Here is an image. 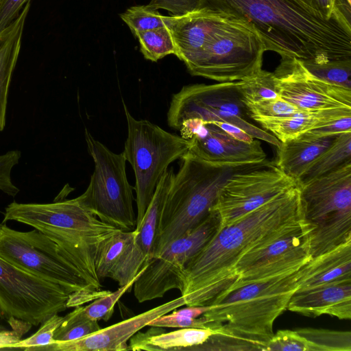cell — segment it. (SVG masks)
<instances>
[{
	"label": "cell",
	"mask_w": 351,
	"mask_h": 351,
	"mask_svg": "<svg viewBox=\"0 0 351 351\" xmlns=\"http://www.w3.org/2000/svg\"><path fill=\"white\" fill-rule=\"evenodd\" d=\"M208 9L250 23L266 51L323 64L351 58V25L325 19L301 0H199Z\"/></svg>",
	"instance_id": "1"
},
{
	"label": "cell",
	"mask_w": 351,
	"mask_h": 351,
	"mask_svg": "<svg viewBox=\"0 0 351 351\" xmlns=\"http://www.w3.org/2000/svg\"><path fill=\"white\" fill-rule=\"evenodd\" d=\"M302 219L300 193L296 186L230 225L219 228L185 266L181 295L186 306L210 304L234 282V267L243 255Z\"/></svg>",
	"instance_id": "2"
},
{
	"label": "cell",
	"mask_w": 351,
	"mask_h": 351,
	"mask_svg": "<svg viewBox=\"0 0 351 351\" xmlns=\"http://www.w3.org/2000/svg\"><path fill=\"white\" fill-rule=\"evenodd\" d=\"M299 269L232 285L207 305L200 317L207 326H217L219 333L239 341L249 350L263 351L274 334L275 320L287 309L298 288Z\"/></svg>",
	"instance_id": "3"
},
{
	"label": "cell",
	"mask_w": 351,
	"mask_h": 351,
	"mask_svg": "<svg viewBox=\"0 0 351 351\" xmlns=\"http://www.w3.org/2000/svg\"><path fill=\"white\" fill-rule=\"evenodd\" d=\"M261 164H217L187 153L172 179L163 204L151 258L198 226L210 213L227 180Z\"/></svg>",
	"instance_id": "4"
},
{
	"label": "cell",
	"mask_w": 351,
	"mask_h": 351,
	"mask_svg": "<svg viewBox=\"0 0 351 351\" xmlns=\"http://www.w3.org/2000/svg\"><path fill=\"white\" fill-rule=\"evenodd\" d=\"M15 221L33 227L49 237L92 278L101 281L95 258L102 243L121 230L88 211L77 197L52 203L8 204L2 222Z\"/></svg>",
	"instance_id": "5"
},
{
	"label": "cell",
	"mask_w": 351,
	"mask_h": 351,
	"mask_svg": "<svg viewBox=\"0 0 351 351\" xmlns=\"http://www.w3.org/2000/svg\"><path fill=\"white\" fill-rule=\"evenodd\" d=\"M0 257L42 280L56 284L84 304L109 293L85 273L56 243L39 230H13L0 223Z\"/></svg>",
	"instance_id": "6"
},
{
	"label": "cell",
	"mask_w": 351,
	"mask_h": 351,
	"mask_svg": "<svg viewBox=\"0 0 351 351\" xmlns=\"http://www.w3.org/2000/svg\"><path fill=\"white\" fill-rule=\"evenodd\" d=\"M298 187L311 258L351 239V161Z\"/></svg>",
	"instance_id": "7"
},
{
	"label": "cell",
	"mask_w": 351,
	"mask_h": 351,
	"mask_svg": "<svg viewBox=\"0 0 351 351\" xmlns=\"http://www.w3.org/2000/svg\"><path fill=\"white\" fill-rule=\"evenodd\" d=\"M123 105L128 135L122 154L135 176L137 229L165 171L188 153L189 143L147 120L135 119L124 102Z\"/></svg>",
	"instance_id": "8"
},
{
	"label": "cell",
	"mask_w": 351,
	"mask_h": 351,
	"mask_svg": "<svg viewBox=\"0 0 351 351\" xmlns=\"http://www.w3.org/2000/svg\"><path fill=\"white\" fill-rule=\"evenodd\" d=\"M265 45L250 23L226 20L185 65L194 76L219 82L242 80L262 69Z\"/></svg>",
	"instance_id": "9"
},
{
	"label": "cell",
	"mask_w": 351,
	"mask_h": 351,
	"mask_svg": "<svg viewBox=\"0 0 351 351\" xmlns=\"http://www.w3.org/2000/svg\"><path fill=\"white\" fill-rule=\"evenodd\" d=\"M88 152L95 168L86 190L77 199L99 220L123 231H133L136 217L133 187L126 174V160L96 140L85 130Z\"/></svg>",
	"instance_id": "10"
},
{
	"label": "cell",
	"mask_w": 351,
	"mask_h": 351,
	"mask_svg": "<svg viewBox=\"0 0 351 351\" xmlns=\"http://www.w3.org/2000/svg\"><path fill=\"white\" fill-rule=\"evenodd\" d=\"M250 118L239 81L184 86L173 95L167 112L168 125L176 130L193 120L226 123L243 130L254 138L280 147V141L253 124Z\"/></svg>",
	"instance_id": "11"
},
{
	"label": "cell",
	"mask_w": 351,
	"mask_h": 351,
	"mask_svg": "<svg viewBox=\"0 0 351 351\" xmlns=\"http://www.w3.org/2000/svg\"><path fill=\"white\" fill-rule=\"evenodd\" d=\"M70 294L0 257V317L14 328L38 326L67 308Z\"/></svg>",
	"instance_id": "12"
},
{
	"label": "cell",
	"mask_w": 351,
	"mask_h": 351,
	"mask_svg": "<svg viewBox=\"0 0 351 351\" xmlns=\"http://www.w3.org/2000/svg\"><path fill=\"white\" fill-rule=\"evenodd\" d=\"M220 225L218 213L211 208L198 226L171 243L158 256L147 261L132 286L138 302L162 298L174 289L182 293L186 265L210 242Z\"/></svg>",
	"instance_id": "13"
},
{
	"label": "cell",
	"mask_w": 351,
	"mask_h": 351,
	"mask_svg": "<svg viewBox=\"0 0 351 351\" xmlns=\"http://www.w3.org/2000/svg\"><path fill=\"white\" fill-rule=\"evenodd\" d=\"M313 228L304 219L243 255L234 267L235 281L241 285L298 270L311 259L310 233Z\"/></svg>",
	"instance_id": "14"
},
{
	"label": "cell",
	"mask_w": 351,
	"mask_h": 351,
	"mask_svg": "<svg viewBox=\"0 0 351 351\" xmlns=\"http://www.w3.org/2000/svg\"><path fill=\"white\" fill-rule=\"evenodd\" d=\"M296 186L294 179L267 160L233 174L221 188L212 209L218 213L222 228Z\"/></svg>",
	"instance_id": "15"
},
{
	"label": "cell",
	"mask_w": 351,
	"mask_h": 351,
	"mask_svg": "<svg viewBox=\"0 0 351 351\" xmlns=\"http://www.w3.org/2000/svg\"><path fill=\"white\" fill-rule=\"evenodd\" d=\"M273 73L280 97L301 110L351 109V89L317 77L295 58L281 57Z\"/></svg>",
	"instance_id": "16"
},
{
	"label": "cell",
	"mask_w": 351,
	"mask_h": 351,
	"mask_svg": "<svg viewBox=\"0 0 351 351\" xmlns=\"http://www.w3.org/2000/svg\"><path fill=\"white\" fill-rule=\"evenodd\" d=\"M179 131L189 141L188 153L202 160L217 164H261L267 160L259 141H241L213 123L190 121Z\"/></svg>",
	"instance_id": "17"
},
{
	"label": "cell",
	"mask_w": 351,
	"mask_h": 351,
	"mask_svg": "<svg viewBox=\"0 0 351 351\" xmlns=\"http://www.w3.org/2000/svg\"><path fill=\"white\" fill-rule=\"evenodd\" d=\"M186 305L182 295L79 339L56 341L36 350L123 351L128 341L153 319Z\"/></svg>",
	"instance_id": "18"
},
{
	"label": "cell",
	"mask_w": 351,
	"mask_h": 351,
	"mask_svg": "<svg viewBox=\"0 0 351 351\" xmlns=\"http://www.w3.org/2000/svg\"><path fill=\"white\" fill-rule=\"evenodd\" d=\"M174 174V169L172 167L165 171L156 189L141 226L135 230L136 234L134 243L114 274L113 280L120 287L131 281L151 258L162 208Z\"/></svg>",
	"instance_id": "19"
},
{
	"label": "cell",
	"mask_w": 351,
	"mask_h": 351,
	"mask_svg": "<svg viewBox=\"0 0 351 351\" xmlns=\"http://www.w3.org/2000/svg\"><path fill=\"white\" fill-rule=\"evenodd\" d=\"M224 14L202 8L180 16H165L176 55L186 62L211 39L226 20Z\"/></svg>",
	"instance_id": "20"
},
{
	"label": "cell",
	"mask_w": 351,
	"mask_h": 351,
	"mask_svg": "<svg viewBox=\"0 0 351 351\" xmlns=\"http://www.w3.org/2000/svg\"><path fill=\"white\" fill-rule=\"evenodd\" d=\"M287 309L310 317L327 315L350 319L351 280L295 291Z\"/></svg>",
	"instance_id": "21"
},
{
	"label": "cell",
	"mask_w": 351,
	"mask_h": 351,
	"mask_svg": "<svg viewBox=\"0 0 351 351\" xmlns=\"http://www.w3.org/2000/svg\"><path fill=\"white\" fill-rule=\"evenodd\" d=\"M351 280V239L312 258L299 269L298 290Z\"/></svg>",
	"instance_id": "22"
},
{
	"label": "cell",
	"mask_w": 351,
	"mask_h": 351,
	"mask_svg": "<svg viewBox=\"0 0 351 351\" xmlns=\"http://www.w3.org/2000/svg\"><path fill=\"white\" fill-rule=\"evenodd\" d=\"M154 328L132 337L127 350L192 351L219 330L212 325L206 328H181L166 333L160 327Z\"/></svg>",
	"instance_id": "23"
},
{
	"label": "cell",
	"mask_w": 351,
	"mask_h": 351,
	"mask_svg": "<svg viewBox=\"0 0 351 351\" xmlns=\"http://www.w3.org/2000/svg\"><path fill=\"white\" fill-rule=\"evenodd\" d=\"M338 135L313 136L304 133L281 143L274 164L297 183L308 167L335 141Z\"/></svg>",
	"instance_id": "24"
},
{
	"label": "cell",
	"mask_w": 351,
	"mask_h": 351,
	"mask_svg": "<svg viewBox=\"0 0 351 351\" xmlns=\"http://www.w3.org/2000/svg\"><path fill=\"white\" fill-rule=\"evenodd\" d=\"M29 8L30 0L23 6L19 16L0 32V131L5 126L9 88L21 51Z\"/></svg>",
	"instance_id": "25"
},
{
	"label": "cell",
	"mask_w": 351,
	"mask_h": 351,
	"mask_svg": "<svg viewBox=\"0 0 351 351\" xmlns=\"http://www.w3.org/2000/svg\"><path fill=\"white\" fill-rule=\"evenodd\" d=\"M351 115L350 108H330L316 111L303 110L286 117L260 119L256 121L281 143L335 119Z\"/></svg>",
	"instance_id": "26"
},
{
	"label": "cell",
	"mask_w": 351,
	"mask_h": 351,
	"mask_svg": "<svg viewBox=\"0 0 351 351\" xmlns=\"http://www.w3.org/2000/svg\"><path fill=\"white\" fill-rule=\"evenodd\" d=\"M348 161H351V132L339 134L332 144L311 163L298 185L326 174Z\"/></svg>",
	"instance_id": "27"
},
{
	"label": "cell",
	"mask_w": 351,
	"mask_h": 351,
	"mask_svg": "<svg viewBox=\"0 0 351 351\" xmlns=\"http://www.w3.org/2000/svg\"><path fill=\"white\" fill-rule=\"evenodd\" d=\"M136 231L119 230L101 245L95 258V270L101 280L111 278L134 243Z\"/></svg>",
	"instance_id": "28"
},
{
	"label": "cell",
	"mask_w": 351,
	"mask_h": 351,
	"mask_svg": "<svg viewBox=\"0 0 351 351\" xmlns=\"http://www.w3.org/2000/svg\"><path fill=\"white\" fill-rule=\"evenodd\" d=\"M124 286L120 287L113 292L99 297L86 306H76L75 308L65 315V319L70 321H107L113 313L114 305L121 296L132 288L133 284L139 274Z\"/></svg>",
	"instance_id": "29"
},
{
	"label": "cell",
	"mask_w": 351,
	"mask_h": 351,
	"mask_svg": "<svg viewBox=\"0 0 351 351\" xmlns=\"http://www.w3.org/2000/svg\"><path fill=\"white\" fill-rule=\"evenodd\" d=\"M138 39L144 58L157 62L170 55H176V47L169 28L165 25L141 32L134 35Z\"/></svg>",
	"instance_id": "30"
},
{
	"label": "cell",
	"mask_w": 351,
	"mask_h": 351,
	"mask_svg": "<svg viewBox=\"0 0 351 351\" xmlns=\"http://www.w3.org/2000/svg\"><path fill=\"white\" fill-rule=\"evenodd\" d=\"M239 82L245 104L280 97L273 72L261 69Z\"/></svg>",
	"instance_id": "31"
},
{
	"label": "cell",
	"mask_w": 351,
	"mask_h": 351,
	"mask_svg": "<svg viewBox=\"0 0 351 351\" xmlns=\"http://www.w3.org/2000/svg\"><path fill=\"white\" fill-rule=\"evenodd\" d=\"M316 348L317 351H351V332L317 328L295 330Z\"/></svg>",
	"instance_id": "32"
},
{
	"label": "cell",
	"mask_w": 351,
	"mask_h": 351,
	"mask_svg": "<svg viewBox=\"0 0 351 351\" xmlns=\"http://www.w3.org/2000/svg\"><path fill=\"white\" fill-rule=\"evenodd\" d=\"M317 77L335 85L351 89V58L332 60L323 64L302 62Z\"/></svg>",
	"instance_id": "33"
},
{
	"label": "cell",
	"mask_w": 351,
	"mask_h": 351,
	"mask_svg": "<svg viewBox=\"0 0 351 351\" xmlns=\"http://www.w3.org/2000/svg\"><path fill=\"white\" fill-rule=\"evenodd\" d=\"M134 34L165 26V16L146 5H134L120 14Z\"/></svg>",
	"instance_id": "34"
},
{
	"label": "cell",
	"mask_w": 351,
	"mask_h": 351,
	"mask_svg": "<svg viewBox=\"0 0 351 351\" xmlns=\"http://www.w3.org/2000/svg\"><path fill=\"white\" fill-rule=\"evenodd\" d=\"M245 105L249 117L256 121L260 119L290 117L304 110L281 97L247 103Z\"/></svg>",
	"instance_id": "35"
},
{
	"label": "cell",
	"mask_w": 351,
	"mask_h": 351,
	"mask_svg": "<svg viewBox=\"0 0 351 351\" xmlns=\"http://www.w3.org/2000/svg\"><path fill=\"white\" fill-rule=\"evenodd\" d=\"M263 351H317V349L295 330H280L266 343Z\"/></svg>",
	"instance_id": "36"
},
{
	"label": "cell",
	"mask_w": 351,
	"mask_h": 351,
	"mask_svg": "<svg viewBox=\"0 0 351 351\" xmlns=\"http://www.w3.org/2000/svg\"><path fill=\"white\" fill-rule=\"evenodd\" d=\"M64 317L54 314L45 319L40 328L31 337L20 340L8 350L23 349L24 350H36L38 348L46 346L56 342L53 335L56 330L61 324Z\"/></svg>",
	"instance_id": "37"
},
{
	"label": "cell",
	"mask_w": 351,
	"mask_h": 351,
	"mask_svg": "<svg viewBox=\"0 0 351 351\" xmlns=\"http://www.w3.org/2000/svg\"><path fill=\"white\" fill-rule=\"evenodd\" d=\"M101 328L97 321H70L64 317L54 332L53 339L56 341H73L94 333Z\"/></svg>",
	"instance_id": "38"
},
{
	"label": "cell",
	"mask_w": 351,
	"mask_h": 351,
	"mask_svg": "<svg viewBox=\"0 0 351 351\" xmlns=\"http://www.w3.org/2000/svg\"><path fill=\"white\" fill-rule=\"evenodd\" d=\"M20 158L21 152L18 150L0 155V191L12 197H15L19 192V188L12 181L11 171Z\"/></svg>",
	"instance_id": "39"
},
{
	"label": "cell",
	"mask_w": 351,
	"mask_h": 351,
	"mask_svg": "<svg viewBox=\"0 0 351 351\" xmlns=\"http://www.w3.org/2000/svg\"><path fill=\"white\" fill-rule=\"evenodd\" d=\"M149 326L160 328H206L207 326L203 319L199 317L191 318L184 316L174 315L167 313L161 315L149 322Z\"/></svg>",
	"instance_id": "40"
},
{
	"label": "cell",
	"mask_w": 351,
	"mask_h": 351,
	"mask_svg": "<svg viewBox=\"0 0 351 351\" xmlns=\"http://www.w3.org/2000/svg\"><path fill=\"white\" fill-rule=\"evenodd\" d=\"M199 0H151L147 5L154 9H164L173 16H180L199 9Z\"/></svg>",
	"instance_id": "41"
},
{
	"label": "cell",
	"mask_w": 351,
	"mask_h": 351,
	"mask_svg": "<svg viewBox=\"0 0 351 351\" xmlns=\"http://www.w3.org/2000/svg\"><path fill=\"white\" fill-rule=\"evenodd\" d=\"M351 132V115L345 116L332 121L322 126L313 128L305 133L313 136L339 135Z\"/></svg>",
	"instance_id": "42"
},
{
	"label": "cell",
	"mask_w": 351,
	"mask_h": 351,
	"mask_svg": "<svg viewBox=\"0 0 351 351\" xmlns=\"http://www.w3.org/2000/svg\"><path fill=\"white\" fill-rule=\"evenodd\" d=\"M304 4L317 12L325 19L337 17L350 25L348 20L337 9V0H301Z\"/></svg>",
	"instance_id": "43"
},
{
	"label": "cell",
	"mask_w": 351,
	"mask_h": 351,
	"mask_svg": "<svg viewBox=\"0 0 351 351\" xmlns=\"http://www.w3.org/2000/svg\"><path fill=\"white\" fill-rule=\"evenodd\" d=\"M29 0H0V32L20 14Z\"/></svg>",
	"instance_id": "44"
},
{
	"label": "cell",
	"mask_w": 351,
	"mask_h": 351,
	"mask_svg": "<svg viewBox=\"0 0 351 351\" xmlns=\"http://www.w3.org/2000/svg\"><path fill=\"white\" fill-rule=\"evenodd\" d=\"M28 330L24 328L0 330V349H8L19 342Z\"/></svg>",
	"instance_id": "45"
},
{
	"label": "cell",
	"mask_w": 351,
	"mask_h": 351,
	"mask_svg": "<svg viewBox=\"0 0 351 351\" xmlns=\"http://www.w3.org/2000/svg\"><path fill=\"white\" fill-rule=\"evenodd\" d=\"M218 125L226 133L232 137L241 141L251 143L254 141V138L239 127L226 123H213Z\"/></svg>",
	"instance_id": "46"
},
{
	"label": "cell",
	"mask_w": 351,
	"mask_h": 351,
	"mask_svg": "<svg viewBox=\"0 0 351 351\" xmlns=\"http://www.w3.org/2000/svg\"><path fill=\"white\" fill-rule=\"evenodd\" d=\"M208 309V306H187L179 310H173L171 314L191 318H197L203 315Z\"/></svg>",
	"instance_id": "47"
},
{
	"label": "cell",
	"mask_w": 351,
	"mask_h": 351,
	"mask_svg": "<svg viewBox=\"0 0 351 351\" xmlns=\"http://www.w3.org/2000/svg\"><path fill=\"white\" fill-rule=\"evenodd\" d=\"M1 317H0V323H1ZM2 329H3V326H2L1 325V324H0V330H1Z\"/></svg>",
	"instance_id": "48"
},
{
	"label": "cell",
	"mask_w": 351,
	"mask_h": 351,
	"mask_svg": "<svg viewBox=\"0 0 351 351\" xmlns=\"http://www.w3.org/2000/svg\"><path fill=\"white\" fill-rule=\"evenodd\" d=\"M348 2H350L351 3V1H350L351 0H348Z\"/></svg>",
	"instance_id": "49"
}]
</instances>
